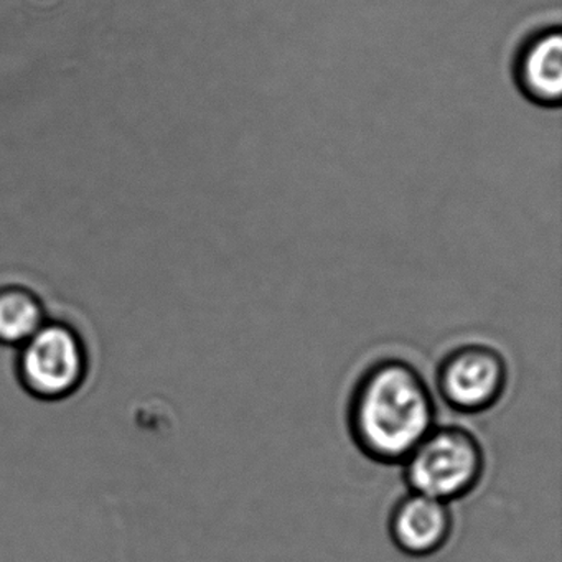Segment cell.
I'll use <instances>...</instances> for the list:
<instances>
[{"instance_id": "cell-7", "label": "cell", "mask_w": 562, "mask_h": 562, "mask_svg": "<svg viewBox=\"0 0 562 562\" xmlns=\"http://www.w3.org/2000/svg\"><path fill=\"white\" fill-rule=\"evenodd\" d=\"M44 302L22 285L0 288V345L22 347L47 322Z\"/></svg>"}, {"instance_id": "cell-5", "label": "cell", "mask_w": 562, "mask_h": 562, "mask_svg": "<svg viewBox=\"0 0 562 562\" xmlns=\"http://www.w3.org/2000/svg\"><path fill=\"white\" fill-rule=\"evenodd\" d=\"M516 90L528 103L555 110L562 101V32L544 25L525 38L512 68Z\"/></svg>"}, {"instance_id": "cell-3", "label": "cell", "mask_w": 562, "mask_h": 562, "mask_svg": "<svg viewBox=\"0 0 562 562\" xmlns=\"http://www.w3.org/2000/svg\"><path fill=\"white\" fill-rule=\"evenodd\" d=\"M87 371V347L78 331L64 322H45L34 337L19 347V381L38 400L71 396L83 384Z\"/></svg>"}, {"instance_id": "cell-6", "label": "cell", "mask_w": 562, "mask_h": 562, "mask_svg": "<svg viewBox=\"0 0 562 562\" xmlns=\"http://www.w3.org/2000/svg\"><path fill=\"white\" fill-rule=\"evenodd\" d=\"M452 525L449 503L411 492L391 512L390 535L401 551L423 558L443 548Z\"/></svg>"}, {"instance_id": "cell-1", "label": "cell", "mask_w": 562, "mask_h": 562, "mask_svg": "<svg viewBox=\"0 0 562 562\" xmlns=\"http://www.w3.org/2000/svg\"><path fill=\"white\" fill-rule=\"evenodd\" d=\"M436 424L432 391L419 370L400 360L374 361L348 404L355 446L380 463H404Z\"/></svg>"}, {"instance_id": "cell-2", "label": "cell", "mask_w": 562, "mask_h": 562, "mask_svg": "<svg viewBox=\"0 0 562 562\" xmlns=\"http://www.w3.org/2000/svg\"><path fill=\"white\" fill-rule=\"evenodd\" d=\"M404 465L411 492L449 503L479 485L485 453L476 437L463 427H434Z\"/></svg>"}, {"instance_id": "cell-4", "label": "cell", "mask_w": 562, "mask_h": 562, "mask_svg": "<svg viewBox=\"0 0 562 562\" xmlns=\"http://www.w3.org/2000/svg\"><path fill=\"white\" fill-rule=\"evenodd\" d=\"M508 383L505 358L495 348L469 344L450 351L439 370L437 387L447 406L465 414L483 413L498 403Z\"/></svg>"}]
</instances>
